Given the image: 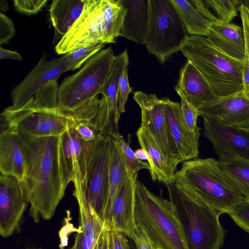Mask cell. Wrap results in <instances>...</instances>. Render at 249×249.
Returning a JSON list of instances; mask_svg holds the SVG:
<instances>
[{"label": "cell", "instance_id": "7bdbcfd3", "mask_svg": "<svg viewBox=\"0 0 249 249\" xmlns=\"http://www.w3.org/2000/svg\"><path fill=\"white\" fill-rule=\"evenodd\" d=\"M109 232L105 226L93 249H108Z\"/></svg>", "mask_w": 249, "mask_h": 249}, {"label": "cell", "instance_id": "e0dca14e", "mask_svg": "<svg viewBox=\"0 0 249 249\" xmlns=\"http://www.w3.org/2000/svg\"><path fill=\"white\" fill-rule=\"evenodd\" d=\"M197 112L203 118L213 119L227 125L249 130V95L244 90L220 97Z\"/></svg>", "mask_w": 249, "mask_h": 249}, {"label": "cell", "instance_id": "5bb4252c", "mask_svg": "<svg viewBox=\"0 0 249 249\" xmlns=\"http://www.w3.org/2000/svg\"><path fill=\"white\" fill-rule=\"evenodd\" d=\"M28 202L19 181L14 177L0 176V235L8 237L19 226Z\"/></svg>", "mask_w": 249, "mask_h": 249}, {"label": "cell", "instance_id": "f35d334b", "mask_svg": "<svg viewBox=\"0 0 249 249\" xmlns=\"http://www.w3.org/2000/svg\"><path fill=\"white\" fill-rule=\"evenodd\" d=\"M130 239L133 242L136 249H156L155 244L137 224Z\"/></svg>", "mask_w": 249, "mask_h": 249}, {"label": "cell", "instance_id": "4316f807", "mask_svg": "<svg viewBox=\"0 0 249 249\" xmlns=\"http://www.w3.org/2000/svg\"><path fill=\"white\" fill-rule=\"evenodd\" d=\"M129 178L121 150L112 136L111 145L107 197L103 220L107 223L109 218L112 205L118 190Z\"/></svg>", "mask_w": 249, "mask_h": 249}, {"label": "cell", "instance_id": "f6af8a7d", "mask_svg": "<svg viewBox=\"0 0 249 249\" xmlns=\"http://www.w3.org/2000/svg\"><path fill=\"white\" fill-rule=\"evenodd\" d=\"M136 157L140 160H148L149 157L147 153L142 148H139L135 151Z\"/></svg>", "mask_w": 249, "mask_h": 249}, {"label": "cell", "instance_id": "7a4b0ae2", "mask_svg": "<svg viewBox=\"0 0 249 249\" xmlns=\"http://www.w3.org/2000/svg\"><path fill=\"white\" fill-rule=\"evenodd\" d=\"M115 56L111 47L103 49L77 72L66 77L58 86L57 108L71 115L77 123L93 122L100 103L97 95L101 93Z\"/></svg>", "mask_w": 249, "mask_h": 249}, {"label": "cell", "instance_id": "8fae6325", "mask_svg": "<svg viewBox=\"0 0 249 249\" xmlns=\"http://www.w3.org/2000/svg\"><path fill=\"white\" fill-rule=\"evenodd\" d=\"M133 99L141 108V126L151 133L164 155L178 165L182 160L170 131L163 98L137 91L134 93Z\"/></svg>", "mask_w": 249, "mask_h": 249}, {"label": "cell", "instance_id": "e575fe53", "mask_svg": "<svg viewBox=\"0 0 249 249\" xmlns=\"http://www.w3.org/2000/svg\"><path fill=\"white\" fill-rule=\"evenodd\" d=\"M127 66H126L120 76L118 92V115L119 117L125 111V104L129 93L132 88L129 86L127 74Z\"/></svg>", "mask_w": 249, "mask_h": 249}, {"label": "cell", "instance_id": "8d00e7d4", "mask_svg": "<svg viewBox=\"0 0 249 249\" xmlns=\"http://www.w3.org/2000/svg\"><path fill=\"white\" fill-rule=\"evenodd\" d=\"M48 1V0H14L13 4L18 12L30 16L39 12Z\"/></svg>", "mask_w": 249, "mask_h": 249}, {"label": "cell", "instance_id": "8992f818", "mask_svg": "<svg viewBox=\"0 0 249 249\" xmlns=\"http://www.w3.org/2000/svg\"><path fill=\"white\" fill-rule=\"evenodd\" d=\"M180 51L219 97L243 90L244 62L218 50L206 36L189 35Z\"/></svg>", "mask_w": 249, "mask_h": 249}, {"label": "cell", "instance_id": "d6986e66", "mask_svg": "<svg viewBox=\"0 0 249 249\" xmlns=\"http://www.w3.org/2000/svg\"><path fill=\"white\" fill-rule=\"evenodd\" d=\"M175 89L181 99L198 111L219 97L200 72L189 61L181 69Z\"/></svg>", "mask_w": 249, "mask_h": 249}, {"label": "cell", "instance_id": "44dd1931", "mask_svg": "<svg viewBox=\"0 0 249 249\" xmlns=\"http://www.w3.org/2000/svg\"><path fill=\"white\" fill-rule=\"evenodd\" d=\"M163 99L170 131L182 162L197 158L199 137L192 132L186 125L183 118L180 104L167 98Z\"/></svg>", "mask_w": 249, "mask_h": 249}, {"label": "cell", "instance_id": "ab89813d", "mask_svg": "<svg viewBox=\"0 0 249 249\" xmlns=\"http://www.w3.org/2000/svg\"><path fill=\"white\" fill-rule=\"evenodd\" d=\"M74 127L79 136L88 142L93 141L100 133L95 127L94 122L77 123Z\"/></svg>", "mask_w": 249, "mask_h": 249}, {"label": "cell", "instance_id": "60d3db41", "mask_svg": "<svg viewBox=\"0 0 249 249\" xmlns=\"http://www.w3.org/2000/svg\"><path fill=\"white\" fill-rule=\"evenodd\" d=\"M108 249H131L130 241L124 233L109 231Z\"/></svg>", "mask_w": 249, "mask_h": 249}, {"label": "cell", "instance_id": "52a82bcc", "mask_svg": "<svg viewBox=\"0 0 249 249\" xmlns=\"http://www.w3.org/2000/svg\"><path fill=\"white\" fill-rule=\"evenodd\" d=\"M166 186L189 249H220L225 238L220 215L198 197L182 192L174 183Z\"/></svg>", "mask_w": 249, "mask_h": 249}, {"label": "cell", "instance_id": "9c48e42d", "mask_svg": "<svg viewBox=\"0 0 249 249\" xmlns=\"http://www.w3.org/2000/svg\"><path fill=\"white\" fill-rule=\"evenodd\" d=\"M76 124L70 114L57 107L42 105L34 97L22 107L16 108L10 106L0 114V127L36 137L58 136Z\"/></svg>", "mask_w": 249, "mask_h": 249}, {"label": "cell", "instance_id": "7c38bea8", "mask_svg": "<svg viewBox=\"0 0 249 249\" xmlns=\"http://www.w3.org/2000/svg\"><path fill=\"white\" fill-rule=\"evenodd\" d=\"M70 71L66 54L49 60L43 53L36 65L10 93L12 105L19 108L27 103L42 87L49 83L57 81L64 72Z\"/></svg>", "mask_w": 249, "mask_h": 249}, {"label": "cell", "instance_id": "4fadbf2b", "mask_svg": "<svg viewBox=\"0 0 249 249\" xmlns=\"http://www.w3.org/2000/svg\"><path fill=\"white\" fill-rule=\"evenodd\" d=\"M126 50L115 56L109 75L102 89L94 125L97 130L112 135L118 130L120 117L118 115V92L120 76L128 65Z\"/></svg>", "mask_w": 249, "mask_h": 249}, {"label": "cell", "instance_id": "277c9868", "mask_svg": "<svg viewBox=\"0 0 249 249\" xmlns=\"http://www.w3.org/2000/svg\"><path fill=\"white\" fill-rule=\"evenodd\" d=\"M126 10L121 0H85L80 16L55 45L56 53L64 55L79 48L115 43Z\"/></svg>", "mask_w": 249, "mask_h": 249}, {"label": "cell", "instance_id": "ee69618b", "mask_svg": "<svg viewBox=\"0 0 249 249\" xmlns=\"http://www.w3.org/2000/svg\"><path fill=\"white\" fill-rule=\"evenodd\" d=\"M0 59H10L15 60H21L22 57L20 54L17 51H11L0 47Z\"/></svg>", "mask_w": 249, "mask_h": 249}, {"label": "cell", "instance_id": "484cf974", "mask_svg": "<svg viewBox=\"0 0 249 249\" xmlns=\"http://www.w3.org/2000/svg\"><path fill=\"white\" fill-rule=\"evenodd\" d=\"M85 0H54L49 9L55 40L65 35L80 16ZM59 42V41H58Z\"/></svg>", "mask_w": 249, "mask_h": 249}, {"label": "cell", "instance_id": "cb8c5ba5", "mask_svg": "<svg viewBox=\"0 0 249 249\" xmlns=\"http://www.w3.org/2000/svg\"><path fill=\"white\" fill-rule=\"evenodd\" d=\"M126 10L120 36L145 44L149 18V0H121Z\"/></svg>", "mask_w": 249, "mask_h": 249}, {"label": "cell", "instance_id": "603a6c76", "mask_svg": "<svg viewBox=\"0 0 249 249\" xmlns=\"http://www.w3.org/2000/svg\"><path fill=\"white\" fill-rule=\"evenodd\" d=\"M136 136L141 148L148 155V163L152 180L163 182L166 186L173 183L177 165L164 155L155 139L146 128L140 126Z\"/></svg>", "mask_w": 249, "mask_h": 249}, {"label": "cell", "instance_id": "2e32d148", "mask_svg": "<svg viewBox=\"0 0 249 249\" xmlns=\"http://www.w3.org/2000/svg\"><path fill=\"white\" fill-rule=\"evenodd\" d=\"M204 136L213 144L218 155L233 154L249 160V130L203 118Z\"/></svg>", "mask_w": 249, "mask_h": 249}, {"label": "cell", "instance_id": "c3c4849f", "mask_svg": "<svg viewBox=\"0 0 249 249\" xmlns=\"http://www.w3.org/2000/svg\"><path fill=\"white\" fill-rule=\"evenodd\" d=\"M242 2L244 4H245L249 10V0H244L242 1Z\"/></svg>", "mask_w": 249, "mask_h": 249}, {"label": "cell", "instance_id": "5b68a950", "mask_svg": "<svg viewBox=\"0 0 249 249\" xmlns=\"http://www.w3.org/2000/svg\"><path fill=\"white\" fill-rule=\"evenodd\" d=\"M136 224L162 249H189L177 213L170 201L152 193L138 179L135 186Z\"/></svg>", "mask_w": 249, "mask_h": 249}, {"label": "cell", "instance_id": "d4e9b609", "mask_svg": "<svg viewBox=\"0 0 249 249\" xmlns=\"http://www.w3.org/2000/svg\"><path fill=\"white\" fill-rule=\"evenodd\" d=\"M0 174L15 178L22 181L25 172V161L16 132L7 127H0Z\"/></svg>", "mask_w": 249, "mask_h": 249}, {"label": "cell", "instance_id": "ffe728a7", "mask_svg": "<svg viewBox=\"0 0 249 249\" xmlns=\"http://www.w3.org/2000/svg\"><path fill=\"white\" fill-rule=\"evenodd\" d=\"M127 178L121 184L113 200L108 222L109 231H116L132 238L136 227L135 194L137 180Z\"/></svg>", "mask_w": 249, "mask_h": 249}, {"label": "cell", "instance_id": "ba28073f", "mask_svg": "<svg viewBox=\"0 0 249 249\" xmlns=\"http://www.w3.org/2000/svg\"><path fill=\"white\" fill-rule=\"evenodd\" d=\"M149 18L145 42L148 52L161 64L181 51L189 35L170 0H149Z\"/></svg>", "mask_w": 249, "mask_h": 249}, {"label": "cell", "instance_id": "7402d4cb", "mask_svg": "<svg viewBox=\"0 0 249 249\" xmlns=\"http://www.w3.org/2000/svg\"><path fill=\"white\" fill-rule=\"evenodd\" d=\"M206 37L224 54L244 62L245 36L243 27L220 19L211 23Z\"/></svg>", "mask_w": 249, "mask_h": 249}, {"label": "cell", "instance_id": "74e56055", "mask_svg": "<svg viewBox=\"0 0 249 249\" xmlns=\"http://www.w3.org/2000/svg\"><path fill=\"white\" fill-rule=\"evenodd\" d=\"M16 34V29L12 20L4 14L0 13V44H9Z\"/></svg>", "mask_w": 249, "mask_h": 249}, {"label": "cell", "instance_id": "f1b7e54d", "mask_svg": "<svg viewBox=\"0 0 249 249\" xmlns=\"http://www.w3.org/2000/svg\"><path fill=\"white\" fill-rule=\"evenodd\" d=\"M170 0L190 35L207 36L211 22L197 10L190 0Z\"/></svg>", "mask_w": 249, "mask_h": 249}, {"label": "cell", "instance_id": "f546056e", "mask_svg": "<svg viewBox=\"0 0 249 249\" xmlns=\"http://www.w3.org/2000/svg\"><path fill=\"white\" fill-rule=\"evenodd\" d=\"M112 136L121 150L129 178L132 180L137 179L138 172L141 169H146L149 171L150 168L149 164L139 160L131 148L130 138H128V141L126 142L119 131Z\"/></svg>", "mask_w": 249, "mask_h": 249}, {"label": "cell", "instance_id": "1f68e13d", "mask_svg": "<svg viewBox=\"0 0 249 249\" xmlns=\"http://www.w3.org/2000/svg\"><path fill=\"white\" fill-rule=\"evenodd\" d=\"M104 44L82 47L72 50L66 53L70 71L79 69L92 56L103 50Z\"/></svg>", "mask_w": 249, "mask_h": 249}, {"label": "cell", "instance_id": "bcb514c9", "mask_svg": "<svg viewBox=\"0 0 249 249\" xmlns=\"http://www.w3.org/2000/svg\"><path fill=\"white\" fill-rule=\"evenodd\" d=\"M9 9L8 2L5 0H0V13L6 12Z\"/></svg>", "mask_w": 249, "mask_h": 249}, {"label": "cell", "instance_id": "ac0fdd59", "mask_svg": "<svg viewBox=\"0 0 249 249\" xmlns=\"http://www.w3.org/2000/svg\"><path fill=\"white\" fill-rule=\"evenodd\" d=\"M72 182L74 186L73 195L78 204L80 229L71 249H93L105 228V223L89 203L83 181L78 174Z\"/></svg>", "mask_w": 249, "mask_h": 249}, {"label": "cell", "instance_id": "6da1fadb", "mask_svg": "<svg viewBox=\"0 0 249 249\" xmlns=\"http://www.w3.org/2000/svg\"><path fill=\"white\" fill-rule=\"evenodd\" d=\"M14 131L24 158V175L19 182L25 199L30 204L29 215L36 223L39 221L40 217L49 220L66 189L59 163L60 135L36 137Z\"/></svg>", "mask_w": 249, "mask_h": 249}, {"label": "cell", "instance_id": "3957f363", "mask_svg": "<svg viewBox=\"0 0 249 249\" xmlns=\"http://www.w3.org/2000/svg\"><path fill=\"white\" fill-rule=\"evenodd\" d=\"M174 184L186 194L196 196L220 215L230 213L245 200L239 190L213 158H195L183 162L175 172Z\"/></svg>", "mask_w": 249, "mask_h": 249}, {"label": "cell", "instance_id": "9a60e30c", "mask_svg": "<svg viewBox=\"0 0 249 249\" xmlns=\"http://www.w3.org/2000/svg\"><path fill=\"white\" fill-rule=\"evenodd\" d=\"M75 126V125H74ZM74 126L60 135L58 159L61 176L66 188L78 174L84 181L86 171V158L89 142L83 140Z\"/></svg>", "mask_w": 249, "mask_h": 249}, {"label": "cell", "instance_id": "b9f144b4", "mask_svg": "<svg viewBox=\"0 0 249 249\" xmlns=\"http://www.w3.org/2000/svg\"><path fill=\"white\" fill-rule=\"evenodd\" d=\"M190 1L197 10L211 22L220 20L218 18L213 16L210 12L204 1L197 0H191Z\"/></svg>", "mask_w": 249, "mask_h": 249}, {"label": "cell", "instance_id": "4dcf8cb0", "mask_svg": "<svg viewBox=\"0 0 249 249\" xmlns=\"http://www.w3.org/2000/svg\"><path fill=\"white\" fill-rule=\"evenodd\" d=\"M207 7L212 8L221 20L231 23L238 16L242 0H207L204 1Z\"/></svg>", "mask_w": 249, "mask_h": 249}, {"label": "cell", "instance_id": "d590c367", "mask_svg": "<svg viewBox=\"0 0 249 249\" xmlns=\"http://www.w3.org/2000/svg\"><path fill=\"white\" fill-rule=\"evenodd\" d=\"M180 106L183 118L188 128L199 137L200 129L197 125V119L199 116L197 111L183 99H181Z\"/></svg>", "mask_w": 249, "mask_h": 249}, {"label": "cell", "instance_id": "d6a6232c", "mask_svg": "<svg viewBox=\"0 0 249 249\" xmlns=\"http://www.w3.org/2000/svg\"><path fill=\"white\" fill-rule=\"evenodd\" d=\"M239 9L245 36V57L244 62L243 90L249 95V10L243 2L240 5Z\"/></svg>", "mask_w": 249, "mask_h": 249}, {"label": "cell", "instance_id": "836d02e7", "mask_svg": "<svg viewBox=\"0 0 249 249\" xmlns=\"http://www.w3.org/2000/svg\"><path fill=\"white\" fill-rule=\"evenodd\" d=\"M228 214L243 230L249 233V200L239 203Z\"/></svg>", "mask_w": 249, "mask_h": 249}, {"label": "cell", "instance_id": "7dc6e473", "mask_svg": "<svg viewBox=\"0 0 249 249\" xmlns=\"http://www.w3.org/2000/svg\"><path fill=\"white\" fill-rule=\"evenodd\" d=\"M130 245L131 249H136L133 242L131 239L130 240Z\"/></svg>", "mask_w": 249, "mask_h": 249}, {"label": "cell", "instance_id": "30bf717a", "mask_svg": "<svg viewBox=\"0 0 249 249\" xmlns=\"http://www.w3.org/2000/svg\"><path fill=\"white\" fill-rule=\"evenodd\" d=\"M112 140V136L99 133L96 138L89 142L86 158L83 183L87 198L103 220L107 193Z\"/></svg>", "mask_w": 249, "mask_h": 249}, {"label": "cell", "instance_id": "83f0119b", "mask_svg": "<svg viewBox=\"0 0 249 249\" xmlns=\"http://www.w3.org/2000/svg\"><path fill=\"white\" fill-rule=\"evenodd\" d=\"M218 161L221 170L249 200V160L225 154L219 156Z\"/></svg>", "mask_w": 249, "mask_h": 249}, {"label": "cell", "instance_id": "681fc988", "mask_svg": "<svg viewBox=\"0 0 249 249\" xmlns=\"http://www.w3.org/2000/svg\"><path fill=\"white\" fill-rule=\"evenodd\" d=\"M155 248H156V249H162L161 248H160V247H159L158 246H156V245H155Z\"/></svg>", "mask_w": 249, "mask_h": 249}]
</instances>
